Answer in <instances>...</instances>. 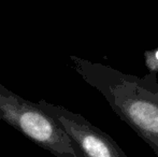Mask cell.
Instances as JSON below:
<instances>
[{"mask_svg":"<svg viewBox=\"0 0 158 157\" xmlns=\"http://www.w3.org/2000/svg\"><path fill=\"white\" fill-rule=\"evenodd\" d=\"M70 61L79 76L106 98L114 113L158 157L157 74L133 76L74 55Z\"/></svg>","mask_w":158,"mask_h":157,"instance_id":"1","label":"cell"},{"mask_svg":"<svg viewBox=\"0 0 158 157\" xmlns=\"http://www.w3.org/2000/svg\"><path fill=\"white\" fill-rule=\"evenodd\" d=\"M0 119L55 157H86L59 123L38 102L0 84Z\"/></svg>","mask_w":158,"mask_h":157,"instance_id":"2","label":"cell"},{"mask_svg":"<svg viewBox=\"0 0 158 157\" xmlns=\"http://www.w3.org/2000/svg\"><path fill=\"white\" fill-rule=\"evenodd\" d=\"M38 103L58 122L86 157H128L114 139L81 114L74 113L63 105L48 102L44 99L38 101Z\"/></svg>","mask_w":158,"mask_h":157,"instance_id":"3","label":"cell"},{"mask_svg":"<svg viewBox=\"0 0 158 157\" xmlns=\"http://www.w3.org/2000/svg\"><path fill=\"white\" fill-rule=\"evenodd\" d=\"M145 65L148 67L150 73H156L158 72V48L151 51H146L145 54Z\"/></svg>","mask_w":158,"mask_h":157,"instance_id":"4","label":"cell"}]
</instances>
